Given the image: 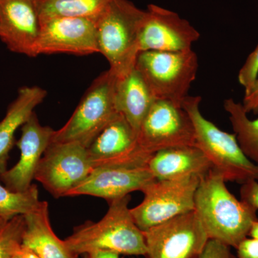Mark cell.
<instances>
[{
  "instance_id": "6da1fadb",
  "label": "cell",
  "mask_w": 258,
  "mask_h": 258,
  "mask_svg": "<svg viewBox=\"0 0 258 258\" xmlns=\"http://www.w3.org/2000/svg\"><path fill=\"white\" fill-rule=\"evenodd\" d=\"M225 180L213 169L200 178L195 196V211L209 239L236 247L248 237L257 211L238 200L227 189Z\"/></svg>"
},
{
  "instance_id": "7a4b0ae2",
  "label": "cell",
  "mask_w": 258,
  "mask_h": 258,
  "mask_svg": "<svg viewBox=\"0 0 258 258\" xmlns=\"http://www.w3.org/2000/svg\"><path fill=\"white\" fill-rule=\"evenodd\" d=\"M130 195L112 200L104 217L97 222H87L75 228L64 240L76 255L98 250H109L126 255L147 254L143 231L136 225L128 208Z\"/></svg>"
},
{
  "instance_id": "3957f363",
  "label": "cell",
  "mask_w": 258,
  "mask_h": 258,
  "mask_svg": "<svg viewBox=\"0 0 258 258\" xmlns=\"http://www.w3.org/2000/svg\"><path fill=\"white\" fill-rule=\"evenodd\" d=\"M145 15L146 10L128 0H111L97 18L98 51L118 77L135 68L139 32Z\"/></svg>"
},
{
  "instance_id": "277c9868",
  "label": "cell",
  "mask_w": 258,
  "mask_h": 258,
  "mask_svg": "<svg viewBox=\"0 0 258 258\" xmlns=\"http://www.w3.org/2000/svg\"><path fill=\"white\" fill-rule=\"evenodd\" d=\"M200 96H188L182 103L195 132V145L212 164V169L221 174L225 181L242 184L258 180V164L244 154L235 134L224 132L205 118L200 111Z\"/></svg>"
},
{
  "instance_id": "5b68a950",
  "label": "cell",
  "mask_w": 258,
  "mask_h": 258,
  "mask_svg": "<svg viewBox=\"0 0 258 258\" xmlns=\"http://www.w3.org/2000/svg\"><path fill=\"white\" fill-rule=\"evenodd\" d=\"M117 76L111 70L88 88L72 116L55 131L51 143H78L88 147L97 135L119 114L115 105Z\"/></svg>"
},
{
  "instance_id": "8992f818",
  "label": "cell",
  "mask_w": 258,
  "mask_h": 258,
  "mask_svg": "<svg viewBox=\"0 0 258 258\" xmlns=\"http://www.w3.org/2000/svg\"><path fill=\"white\" fill-rule=\"evenodd\" d=\"M198 66V55L192 49L179 52L142 51L135 64L156 99L181 106L189 96Z\"/></svg>"
},
{
  "instance_id": "52a82bcc",
  "label": "cell",
  "mask_w": 258,
  "mask_h": 258,
  "mask_svg": "<svg viewBox=\"0 0 258 258\" xmlns=\"http://www.w3.org/2000/svg\"><path fill=\"white\" fill-rule=\"evenodd\" d=\"M199 176L171 180L155 179L142 190V203L131 209L136 225L146 231L163 222L195 210Z\"/></svg>"
},
{
  "instance_id": "ba28073f",
  "label": "cell",
  "mask_w": 258,
  "mask_h": 258,
  "mask_svg": "<svg viewBox=\"0 0 258 258\" xmlns=\"http://www.w3.org/2000/svg\"><path fill=\"white\" fill-rule=\"evenodd\" d=\"M143 232L147 258H200L209 240L195 210Z\"/></svg>"
},
{
  "instance_id": "9c48e42d",
  "label": "cell",
  "mask_w": 258,
  "mask_h": 258,
  "mask_svg": "<svg viewBox=\"0 0 258 258\" xmlns=\"http://www.w3.org/2000/svg\"><path fill=\"white\" fill-rule=\"evenodd\" d=\"M87 148L78 143H51L39 163L35 179L55 198L67 196L91 172Z\"/></svg>"
},
{
  "instance_id": "30bf717a",
  "label": "cell",
  "mask_w": 258,
  "mask_h": 258,
  "mask_svg": "<svg viewBox=\"0 0 258 258\" xmlns=\"http://www.w3.org/2000/svg\"><path fill=\"white\" fill-rule=\"evenodd\" d=\"M139 143L153 155L168 148L195 145L192 121L182 106L156 99L141 125Z\"/></svg>"
},
{
  "instance_id": "8fae6325",
  "label": "cell",
  "mask_w": 258,
  "mask_h": 258,
  "mask_svg": "<svg viewBox=\"0 0 258 258\" xmlns=\"http://www.w3.org/2000/svg\"><path fill=\"white\" fill-rule=\"evenodd\" d=\"M93 167L148 166L152 155L144 152L138 134L119 113L97 135L87 147Z\"/></svg>"
},
{
  "instance_id": "7c38bea8",
  "label": "cell",
  "mask_w": 258,
  "mask_h": 258,
  "mask_svg": "<svg viewBox=\"0 0 258 258\" xmlns=\"http://www.w3.org/2000/svg\"><path fill=\"white\" fill-rule=\"evenodd\" d=\"M200 37L198 30L177 13L149 5L139 32V52L190 50Z\"/></svg>"
},
{
  "instance_id": "4fadbf2b",
  "label": "cell",
  "mask_w": 258,
  "mask_h": 258,
  "mask_svg": "<svg viewBox=\"0 0 258 258\" xmlns=\"http://www.w3.org/2000/svg\"><path fill=\"white\" fill-rule=\"evenodd\" d=\"M40 22L37 56L59 53L81 56L99 52L96 20L54 18Z\"/></svg>"
},
{
  "instance_id": "5bb4252c",
  "label": "cell",
  "mask_w": 258,
  "mask_h": 258,
  "mask_svg": "<svg viewBox=\"0 0 258 258\" xmlns=\"http://www.w3.org/2000/svg\"><path fill=\"white\" fill-rule=\"evenodd\" d=\"M155 179L148 166H101L95 168L66 197L89 195L111 202L133 191H142Z\"/></svg>"
},
{
  "instance_id": "9a60e30c",
  "label": "cell",
  "mask_w": 258,
  "mask_h": 258,
  "mask_svg": "<svg viewBox=\"0 0 258 258\" xmlns=\"http://www.w3.org/2000/svg\"><path fill=\"white\" fill-rule=\"evenodd\" d=\"M40 30L35 0H0V39L10 51L37 57Z\"/></svg>"
},
{
  "instance_id": "2e32d148",
  "label": "cell",
  "mask_w": 258,
  "mask_h": 258,
  "mask_svg": "<svg viewBox=\"0 0 258 258\" xmlns=\"http://www.w3.org/2000/svg\"><path fill=\"white\" fill-rule=\"evenodd\" d=\"M55 131L42 125L35 112L22 126V134L17 142L20 151L18 162L0 174V179L8 189L16 191L28 189L40 159L50 146Z\"/></svg>"
},
{
  "instance_id": "e0dca14e",
  "label": "cell",
  "mask_w": 258,
  "mask_h": 258,
  "mask_svg": "<svg viewBox=\"0 0 258 258\" xmlns=\"http://www.w3.org/2000/svg\"><path fill=\"white\" fill-rule=\"evenodd\" d=\"M148 167L156 179L171 180L193 175L203 177L212 169V164L196 146H184L154 153Z\"/></svg>"
},
{
  "instance_id": "ac0fdd59",
  "label": "cell",
  "mask_w": 258,
  "mask_h": 258,
  "mask_svg": "<svg viewBox=\"0 0 258 258\" xmlns=\"http://www.w3.org/2000/svg\"><path fill=\"white\" fill-rule=\"evenodd\" d=\"M24 218L25 227L22 241L24 247L40 258H79L52 230L46 201H40L38 207L24 215Z\"/></svg>"
},
{
  "instance_id": "d6986e66",
  "label": "cell",
  "mask_w": 258,
  "mask_h": 258,
  "mask_svg": "<svg viewBox=\"0 0 258 258\" xmlns=\"http://www.w3.org/2000/svg\"><path fill=\"white\" fill-rule=\"evenodd\" d=\"M156 98L138 70L117 76L115 105L134 130L139 134L141 125Z\"/></svg>"
},
{
  "instance_id": "ffe728a7",
  "label": "cell",
  "mask_w": 258,
  "mask_h": 258,
  "mask_svg": "<svg viewBox=\"0 0 258 258\" xmlns=\"http://www.w3.org/2000/svg\"><path fill=\"white\" fill-rule=\"evenodd\" d=\"M46 96L47 91L38 86H25L19 90L16 99L10 104L5 118L0 121V174L7 170L15 133L26 123L34 109Z\"/></svg>"
},
{
  "instance_id": "44dd1931",
  "label": "cell",
  "mask_w": 258,
  "mask_h": 258,
  "mask_svg": "<svg viewBox=\"0 0 258 258\" xmlns=\"http://www.w3.org/2000/svg\"><path fill=\"white\" fill-rule=\"evenodd\" d=\"M111 0H35L40 21L54 18L97 20Z\"/></svg>"
},
{
  "instance_id": "7402d4cb",
  "label": "cell",
  "mask_w": 258,
  "mask_h": 258,
  "mask_svg": "<svg viewBox=\"0 0 258 258\" xmlns=\"http://www.w3.org/2000/svg\"><path fill=\"white\" fill-rule=\"evenodd\" d=\"M223 106L241 149L248 159L258 164V118L249 119L242 103L233 98L226 99Z\"/></svg>"
},
{
  "instance_id": "603a6c76",
  "label": "cell",
  "mask_w": 258,
  "mask_h": 258,
  "mask_svg": "<svg viewBox=\"0 0 258 258\" xmlns=\"http://www.w3.org/2000/svg\"><path fill=\"white\" fill-rule=\"evenodd\" d=\"M39 191L35 184L23 191H13L0 184V216L7 221L27 215L38 207Z\"/></svg>"
},
{
  "instance_id": "cb8c5ba5",
  "label": "cell",
  "mask_w": 258,
  "mask_h": 258,
  "mask_svg": "<svg viewBox=\"0 0 258 258\" xmlns=\"http://www.w3.org/2000/svg\"><path fill=\"white\" fill-rule=\"evenodd\" d=\"M25 218L23 215L17 216L7 222L0 231V258H12L22 246Z\"/></svg>"
},
{
  "instance_id": "d4e9b609",
  "label": "cell",
  "mask_w": 258,
  "mask_h": 258,
  "mask_svg": "<svg viewBox=\"0 0 258 258\" xmlns=\"http://www.w3.org/2000/svg\"><path fill=\"white\" fill-rule=\"evenodd\" d=\"M258 77V44L249 54L238 74V81L244 88V93L248 92Z\"/></svg>"
},
{
  "instance_id": "484cf974",
  "label": "cell",
  "mask_w": 258,
  "mask_h": 258,
  "mask_svg": "<svg viewBox=\"0 0 258 258\" xmlns=\"http://www.w3.org/2000/svg\"><path fill=\"white\" fill-rule=\"evenodd\" d=\"M200 258H235L230 246L213 239H209Z\"/></svg>"
},
{
  "instance_id": "4316f807",
  "label": "cell",
  "mask_w": 258,
  "mask_h": 258,
  "mask_svg": "<svg viewBox=\"0 0 258 258\" xmlns=\"http://www.w3.org/2000/svg\"><path fill=\"white\" fill-rule=\"evenodd\" d=\"M241 200L258 210L257 180H249L242 184L240 188Z\"/></svg>"
},
{
  "instance_id": "83f0119b",
  "label": "cell",
  "mask_w": 258,
  "mask_h": 258,
  "mask_svg": "<svg viewBox=\"0 0 258 258\" xmlns=\"http://www.w3.org/2000/svg\"><path fill=\"white\" fill-rule=\"evenodd\" d=\"M236 249L238 258H258V239L246 237Z\"/></svg>"
},
{
  "instance_id": "f1b7e54d",
  "label": "cell",
  "mask_w": 258,
  "mask_h": 258,
  "mask_svg": "<svg viewBox=\"0 0 258 258\" xmlns=\"http://www.w3.org/2000/svg\"><path fill=\"white\" fill-rule=\"evenodd\" d=\"M246 113H258V77L248 92L244 93L242 103Z\"/></svg>"
},
{
  "instance_id": "f546056e",
  "label": "cell",
  "mask_w": 258,
  "mask_h": 258,
  "mask_svg": "<svg viewBox=\"0 0 258 258\" xmlns=\"http://www.w3.org/2000/svg\"><path fill=\"white\" fill-rule=\"evenodd\" d=\"M86 254V258H122L120 254L109 250L94 251Z\"/></svg>"
},
{
  "instance_id": "4dcf8cb0",
  "label": "cell",
  "mask_w": 258,
  "mask_h": 258,
  "mask_svg": "<svg viewBox=\"0 0 258 258\" xmlns=\"http://www.w3.org/2000/svg\"><path fill=\"white\" fill-rule=\"evenodd\" d=\"M12 258H40L35 252H32L30 249L22 245L20 249L15 252Z\"/></svg>"
},
{
  "instance_id": "1f68e13d",
  "label": "cell",
  "mask_w": 258,
  "mask_h": 258,
  "mask_svg": "<svg viewBox=\"0 0 258 258\" xmlns=\"http://www.w3.org/2000/svg\"><path fill=\"white\" fill-rule=\"evenodd\" d=\"M249 236L258 239V220L254 221L252 224V227H251L250 231H249Z\"/></svg>"
},
{
  "instance_id": "d6a6232c",
  "label": "cell",
  "mask_w": 258,
  "mask_h": 258,
  "mask_svg": "<svg viewBox=\"0 0 258 258\" xmlns=\"http://www.w3.org/2000/svg\"><path fill=\"white\" fill-rule=\"evenodd\" d=\"M7 222H8L7 220H5L3 217L0 216V231L3 230V227L6 225Z\"/></svg>"
}]
</instances>
